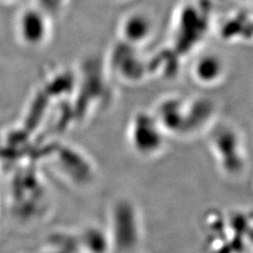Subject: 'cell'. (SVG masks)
I'll list each match as a JSON object with an SVG mask.
<instances>
[{
	"instance_id": "1",
	"label": "cell",
	"mask_w": 253,
	"mask_h": 253,
	"mask_svg": "<svg viewBox=\"0 0 253 253\" xmlns=\"http://www.w3.org/2000/svg\"><path fill=\"white\" fill-rule=\"evenodd\" d=\"M43 12L42 9H28L19 16L17 33L20 41L28 45H41L49 37V19Z\"/></svg>"
},
{
	"instance_id": "2",
	"label": "cell",
	"mask_w": 253,
	"mask_h": 253,
	"mask_svg": "<svg viewBox=\"0 0 253 253\" xmlns=\"http://www.w3.org/2000/svg\"><path fill=\"white\" fill-rule=\"evenodd\" d=\"M221 62L214 56H205L196 62L194 74L203 83H213L218 81L221 74Z\"/></svg>"
}]
</instances>
